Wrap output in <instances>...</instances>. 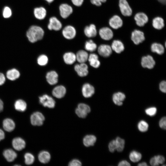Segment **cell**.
Listing matches in <instances>:
<instances>
[{"label":"cell","mask_w":166,"mask_h":166,"mask_svg":"<svg viewBox=\"0 0 166 166\" xmlns=\"http://www.w3.org/2000/svg\"><path fill=\"white\" fill-rule=\"evenodd\" d=\"M84 32L85 35L89 38L95 37L97 34L96 27L93 24L86 26L84 29Z\"/></svg>","instance_id":"obj_18"},{"label":"cell","mask_w":166,"mask_h":166,"mask_svg":"<svg viewBox=\"0 0 166 166\" xmlns=\"http://www.w3.org/2000/svg\"><path fill=\"white\" fill-rule=\"evenodd\" d=\"M81 165V163L80 161L76 159L72 160L69 164V166H80Z\"/></svg>","instance_id":"obj_44"},{"label":"cell","mask_w":166,"mask_h":166,"mask_svg":"<svg viewBox=\"0 0 166 166\" xmlns=\"http://www.w3.org/2000/svg\"><path fill=\"white\" fill-rule=\"evenodd\" d=\"M39 102L45 107L53 108L55 106V102L51 97L45 94L39 97Z\"/></svg>","instance_id":"obj_3"},{"label":"cell","mask_w":166,"mask_h":166,"mask_svg":"<svg viewBox=\"0 0 166 166\" xmlns=\"http://www.w3.org/2000/svg\"><path fill=\"white\" fill-rule=\"evenodd\" d=\"M111 48L112 49L117 53H120L124 49L123 43L120 41L115 40L112 42Z\"/></svg>","instance_id":"obj_25"},{"label":"cell","mask_w":166,"mask_h":166,"mask_svg":"<svg viewBox=\"0 0 166 166\" xmlns=\"http://www.w3.org/2000/svg\"><path fill=\"white\" fill-rule=\"evenodd\" d=\"M115 140L117 145L116 150L118 152H122L124 148V140L119 137H117L116 138Z\"/></svg>","instance_id":"obj_37"},{"label":"cell","mask_w":166,"mask_h":166,"mask_svg":"<svg viewBox=\"0 0 166 166\" xmlns=\"http://www.w3.org/2000/svg\"><path fill=\"white\" fill-rule=\"evenodd\" d=\"M98 51L101 56L107 57L109 56L112 53V49L108 45L102 44L98 47Z\"/></svg>","instance_id":"obj_16"},{"label":"cell","mask_w":166,"mask_h":166,"mask_svg":"<svg viewBox=\"0 0 166 166\" xmlns=\"http://www.w3.org/2000/svg\"><path fill=\"white\" fill-rule=\"evenodd\" d=\"M130 163L125 160L120 161L118 164V166H130Z\"/></svg>","instance_id":"obj_51"},{"label":"cell","mask_w":166,"mask_h":166,"mask_svg":"<svg viewBox=\"0 0 166 166\" xmlns=\"http://www.w3.org/2000/svg\"><path fill=\"white\" fill-rule=\"evenodd\" d=\"M131 38L135 44L138 45L144 40V33L139 30H135L132 33Z\"/></svg>","instance_id":"obj_9"},{"label":"cell","mask_w":166,"mask_h":166,"mask_svg":"<svg viewBox=\"0 0 166 166\" xmlns=\"http://www.w3.org/2000/svg\"><path fill=\"white\" fill-rule=\"evenodd\" d=\"M148 124L144 121H140L138 124V129L141 132H145L148 129Z\"/></svg>","instance_id":"obj_38"},{"label":"cell","mask_w":166,"mask_h":166,"mask_svg":"<svg viewBox=\"0 0 166 166\" xmlns=\"http://www.w3.org/2000/svg\"><path fill=\"white\" fill-rule=\"evenodd\" d=\"M106 0H90L91 2L93 5L97 6H100L102 3L105 2Z\"/></svg>","instance_id":"obj_46"},{"label":"cell","mask_w":166,"mask_h":166,"mask_svg":"<svg viewBox=\"0 0 166 166\" xmlns=\"http://www.w3.org/2000/svg\"><path fill=\"white\" fill-rule=\"evenodd\" d=\"M74 69L78 75L81 77L87 76L88 73V66L85 63L76 65Z\"/></svg>","instance_id":"obj_10"},{"label":"cell","mask_w":166,"mask_h":166,"mask_svg":"<svg viewBox=\"0 0 166 166\" xmlns=\"http://www.w3.org/2000/svg\"><path fill=\"white\" fill-rule=\"evenodd\" d=\"M134 19L137 25L140 27L144 26L148 21L147 15L142 12L137 13L135 16Z\"/></svg>","instance_id":"obj_11"},{"label":"cell","mask_w":166,"mask_h":166,"mask_svg":"<svg viewBox=\"0 0 166 166\" xmlns=\"http://www.w3.org/2000/svg\"><path fill=\"white\" fill-rule=\"evenodd\" d=\"M5 81L4 75L2 73H0V85H3Z\"/></svg>","instance_id":"obj_52"},{"label":"cell","mask_w":166,"mask_h":166,"mask_svg":"<svg viewBox=\"0 0 166 166\" xmlns=\"http://www.w3.org/2000/svg\"><path fill=\"white\" fill-rule=\"evenodd\" d=\"M109 151L111 152H113L116 150L117 145L115 140H113L111 141L109 144Z\"/></svg>","instance_id":"obj_43"},{"label":"cell","mask_w":166,"mask_h":166,"mask_svg":"<svg viewBox=\"0 0 166 166\" xmlns=\"http://www.w3.org/2000/svg\"><path fill=\"white\" fill-rule=\"evenodd\" d=\"M37 62L38 64L40 65H45L48 63V58L45 55H41L38 57Z\"/></svg>","instance_id":"obj_40"},{"label":"cell","mask_w":166,"mask_h":166,"mask_svg":"<svg viewBox=\"0 0 166 166\" xmlns=\"http://www.w3.org/2000/svg\"><path fill=\"white\" fill-rule=\"evenodd\" d=\"M25 164L27 165H30L32 164L34 160L33 155L29 153L25 154L24 156Z\"/></svg>","instance_id":"obj_39"},{"label":"cell","mask_w":166,"mask_h":166,"mask_svg":"<svg viewBox=\"0 0 166 166\" xmlns=\"http://www.w3.org/2000/svg\"><path fill=\"white\" fill-rule=\"evenodd\" d=\"M3 128L6 131L11 132L15 127L14 121L10 119L7 118L5 119L3 122Z\"/></svg>","instance_id":"obj_26"},{"label":"cell","mask_w":166,"mask_h":166,"mask_svg":"<svg viewBox=\"0 0 166 166\" xmlns=\"http://www.w3.org/2000/svg\"><path fill=\"white\" fill-rule=\"evenodd\" d=\"M44 34V31L41 27L37 26H32L27 30L26 36L30 42L34 43L42 39Z\"/></svg>","instance_id":"obj_1"},{"label":"cell","mask_w":166,"mask_h":166,"mask_svg":"<svg viewBox=\"0 0 166 166\" xmlns=\"http://www.w3.org/2000/svg\"><path fill=\"white\" fill-rule=\"evenodd\" d=\"M160 89L163 92L165 93L166 91V82L163 81L161 82L160 84Z\"/></svg>","instance_id":"obj_47"},{"label":"cell","mask_w":166,"mask_h":166,"mask_svg":"<svg viewBox=\"0 0 166 166\" xmlns=\"http://www.w3.org/2000/svg\"><path fill=\"white\" fill-rule=\"evenodd\" d=\"M155 62L153 57L150 55L143 57L141 59V64L143 67L149 69L152 68Z\"/></svg>","instance_id":"obj_13"},{"label":"cell","mask_w":166,"mask_h":166,"mask_svg":"<svg viewBox=\"0 0 166 166\" xmlns=\"http://www.w3.org/2000/svg\"><path fill=\"white\" fill-rule=\"evenodd\" d=\"M45 120L43 115L39 112L34 113L31 116L30 121L32 124L34 125H42Z\"/></svg>","instance_id":"obj_5"},{"label":"cell","mask_w":166,"mask_h":166,"mask_svg":"<svg viewBox=\"0 0 166 166\" xmlns=\"http://www.w3.org/2000/svg\"><path fill=\"white\" fill-rule=\"evenodd\" d=\"M96 137L94 135H87L84 137L83 143L86 147L93 146L96 141Z\"/></svg>","instance_id":"obj_29"},{"label":"cell","mask_w":166,"mask_h":166,"mask_svg":"<svg viewBox=\"0 0 166 166\" xmlns=\"http://www.w3.org/2000/svg\"><path fill=\"white\" fill-rule=\"evenodd\" d=\"M119 6L122 14L129 16L132 14V10L126 0H119Z\"/></svg>","instance_id":"obj_4"},{"label":"cell","mask_w":166,"mask_h":166,"mask_svg":"<svg viewBox=\"0 0 166 166\" xmlns=\"http://www.w3.org/2000/svg\"><path fill=\"white\" fill-rule=\"evenodd\" d=\"M142 155L140 153L135 151H132L130 153L129 158L133 162H136L140 160Z\"/></svg>","instance_id":"obj_35"},{"label":"cell","mask_w":166,"mask_h":166,"mask_svg":"<svg viewBox=\"0 0 166 166\" xmlns=\"http://www.w3.org/2000/svg\"><path fill=\"white\" fill-rule=\"evenodd\" d=\"M156 156L157 160L159 164H163L165 162V158L163 156L159 155Z\"/></svg>","instance_id":"obj_49"},{"label":"cell","mask_w":166,"mask_h":166,"mask_svg":"<svg viewBox=\"0 0 166 166\" xmlns=\"http://www.w3.org/2000/svg\"><path fill=\"white\" fill-rule=\"evenodd\" d=\"M90 111L89 106L84 103H80L78 105L77 108L75 110L77 115L80 117L84 118Z\"/></svg>","instance_id":"obj_2"},{"label":"cell","mask_w":166,"mask_h":166,"mask_svg":"<svg viewBox=\"0 0 166 166\" xmlns=\"http://www.w3.org/2000/svg\"><path fill=\"white\" fill-rule=\"evenodd\" d=\"M151 49L152 52H156L159 54H162L164 52V48L163 46L160 44L156 43L152 44Z\"/></svg>","instance_id":"obj_33"},{"label":"cell","mask_w":166,"mask_h":166,"mask_svg":"<svg viewBox=\"0 0 166 166\" xmlns=\"http://www.w3.org/2000/svg\"><path fill=\"white\" fill-rule=\"evenodd\" d=\"M74 5L77 6H81L84 2V0H71Z\"/></svg>","instance_id":"obj_50"},{"label":"cell","mask_w":166,"mask_h":166,"mask_svg":"<svg viewBox=\"0 0 166 166\" xmlns=\"http://www.w3.org/2000/svg\"><path fill=\"white\" fill-rule=\"evenodd\" d=\"M97 48V45L92 40L86 41L85 43V48L87 51L93 52L96 50Z\"/></svg>","instance_id":"obj_36"},{"label":"cell","mask_w":166,"mask_h":166,"mask_svg":"<svg viewBox=\"0 0 166 166\" xmlns=\"http://www.w3.org/2000/svg\"><path fill=\"white\" fill-rule=\"evenodd\" d=\"M15 109L19 111H24L26 108V104L25 102L22 100H17L14 104Z\"/></svg>","instance_id":"obj_34"},{"label":"cell","mask_w":166,"mask_h":166,"mask_svg":"<svg viewBox=\"0 0 166 166\" xmlns=\"http://www.w3.org/2000/svg\"><path fill=\"white\" fill-rule=\"evenodd\" d=\"M34 14L36 18L39 20L43 19L46 16V11L43 7H37L34 10Z\"/></svg>","instance_id":"obj_21"},{"label":"cell","mask_w":166,"mask_h":166,"mask_svg":"<svg viewBox=\"0 0 166 166\" xmlns=\"http://www.w3.org/2000/svg\"><path fill=\"white\" fill-rule=\"evenodd\" d=\"M160 127L162 128L166 129V117H163L160 120L159 123Z\"/></svg>","instance_id":"obj_45"},{"label":"cell","mask_w":166,"mask_h":166,"mask_svg":"<svg viewBox=\"0 0 166 166\" xmlns=\"http://www.w3.org/2000/svg\"><path fill=\"white\" fill-rule=\"evenodd\" d=\"M159 2L163 4H165L166 0H157Z\"/></svg>","instance_id":"obj_56"},{"label":"cell","mask_w":166,"mask_h":166,"mask_svg":"<svg viewBox=\"0 0 166 166\" xmlns=\"http://www.w3.org/2000/svg\"><path fill=\"white\" fill-rule=\"evenodd\" d=\"M98 56L95 53H91L89 56L88 60L90 65L95 68H97L100 65V63L98 60Z\"/></svg>","instance_id":"obj_24"},{"label":"cell","mask_w":166,"mask_h":166,"mask_svg":"<svg viewBox=\"0 0 166 166\" xmlns=\"http://www.w3.org/2000/svg\"><path fill=\"white\" fill-rule=\"evenodd\" d=\"M3 104L2 101L0 99V112H1L3 109Z\"/></svg>","instance_id":"obj_54"},{"label":"cell","mask_w":166,"mask_h":166,"mask_svg":"<svg viewBox=\"0 0 166 166\" xmlns=\"http://www.w3.org/2000/svg\"><path fill=\"white\" fill-rule=\"evenodd\" d=\"M82 93L84 97L86 98L91 97L94 93V87L89 83L84 84L82 87Z\"/></svg>","instance_id":"obj_14"},{"label":"cell","mask_w":166,"mask_h":166,"mask_svg":"<svg viewBox=\"0 0 166 166\" xmlns=\"http://www.w3.org/2000/svg\"><path fill=\"white\" fill-rule=\"evenodd\" d=\"M7 78L10 80H14L20 76L19 71L16 69H13L8 70L6 73Z\"/></svg>","instance_id":"obj_32"},{"label":"cell","mask_w":166,"mask_h":166,"mask_svg":"<svg viewBox=\"0 0 166 166\" xmlns=\"http://www.w3.org/2000/svg\"><path fill=\"white\" fill-rule=\"evenodd\" d=\"M49 21L48 28L49 30L58 31L61 28L62 25L61 22L56 17H51L49 18Z\"/></svg>","instance_id":"obj_8"},{"label":"cell","mask_w":166,"mask_h":166,"mask_svg":"<svg viewBox=\"0 0 166 166\" xmlns=\"http://www.w3.org/2000/svg\"><path fill=\"white\" fill-rule=\"evenodd\" d=\"M45 0L46 1L48 2L49 3H51L53 2L54 0Z\"/></svg>","instance_id":"obj_57"},{"label":"cell","mask_w":166,"mask_h":166,"mask_svg":"<svg viewBox=\"0 0 166 166\" xmlns=\"http://www.w3.org/2000/svg\"><path fill=\"white\" fill-rule=\"evenodd\" d=\"M138 166H147L148 165L145 162H143L140 163H139L138 164Z\"/></svg>","instance_id":"obj_55"},{"label":"cell","mask_w":166,"mask_h":166,"mask_svg":"<svg viewBox=\"0 0 166 166\" xmlns=\"http://www.w3.org/2000/svg\"><path fill=\"white\" fill-rule=\"evenodd\" d=\"M66 92V90L65 87L62 85H58L53 89L52 94L57 98H61L64 97Z\"/></svg>","instance_id":"obj_17"},{"label":"cell","mask_w":166,"mask_h":166,"mask_svg":"<svg viewBox=\"0 0 166 166\" xmlns=\"http://www.w3.org/2000/svg\"><path fill=\"white\" fill-rule=\"evenodd\" d=\"M109 23L110 26L113 28L117 29L121 27L123 25V21L120 17L115 15L109 20Z\"/></svg>","instance_id":"obj_15"},{"label":"cell","mask_w":166,"mask_h":166,"mask_svg":"<svg viewBox=\"0 0 166 166\" xmlns=\"http://www.w3.org/2000/svg\"><path fill=\"white\" fill-rule=\"evenodd\" d=\"M99 33L101 38L105 40L111 39L113 36L112 31L107 27H104L100 29Z\"/></svg>","instance_id":"obj_12"},{"label":"cell","mask_w":166,"mask_h":166,"mask_svg":"<svg viewBox=\"0 0 166 166\" xmlns=\"http://www.w3.org/2000/svg\"><path fill=\"white\" fill-rule=\"evenodd\" d=\"M150 163L151 165L153 166H156L159 165L156 156H155L151 159L150 161Z\"/></svg>","instance_id":"obj_48"},{"label":"cell","mask_w":166,"mask_h":166,"mask_svg":"<svg viewBox=\"0 0 166 166\" xmlns=\"http://www.w3.org/2000/svg\"><path fill=\"white\" fill-rule=\"evenodd\" d=\"M12 12L10 9L8 7H5L3 11V16L5 18H10Z\"/></svg>","instance_id":"obj_41"},{"label":"cell","mask_w":166,"mask_h":166,"mask_svg":"<svg viewBox=\"0 0 166 166\" xmlns=\"http://www.w3.org/2000/svg\"><path fill=\"white\" fill-rule=\"evenodd\" d=\"M152 25L154 28L161 30L164 26V20L161 17H156L153 19Z\"/></svg>","instance_id":"obj_31"},{"label":"cell","mask_w":166,"mask_h":166,"mask_svg":"<svg viewBox=\"0 0 166 166\" xmlns=\"http://www.w3.org/2000/svg\"><path fill=\"white\" fill-rule=\"evenodd\" d=\"M76 34L75 28L70 25L67 26L65 27L62 31V34L65 38L71 39L75 36Z\"/></svg>","instance_id":"obj_6"},{"label":"cell","mask_w":166,"mask_h":166,"mask_svg":"<svg viewBox=\"0 0 166 166\" xmlns=\"http://www.w3.org/2000/svg\"><path fill=\"white\" fill-rule=\"evenodd\" d=\"M76 59L80 63H85L88 60V53L84 50L78 51L76 55Z\"/></svg>","instance_id":"obj_22"},{"label":"cell","mask_w":166,"mask_h":166,"mask_svg":"<svg viewBox=\"0 0 166 166\" xmlns=\"http://www.w3.org/2000/svg\"><path fill=\"white\" fill-rule=\"evenodd\" d=\"M156 108L155 107L148 108L145 110L146 114L150 116H153L155 115L156 113Z\"/></svg>","instance_id":"obj_42"},{"label":"cell","mask_w":166,"mask_h":166,"mask_svg":"<svg viewBox=\"0 0 166 166\" xmlns=\"http://www.w3.org/2000/svg\"><path fill=\"white\" fill-rule=\"evenodd\" d=\"M39 161L42 163L45 164L48 163L50 160L51 156L49 153L46 151L41 152L38 156Z\"/></svg>","instance_id":"obj_30"},{"label":"cell","mask_w":166,"mask_h":166,"mask_svg":"<svg viewBox=\"0 0 166 166\" xmlns=\"http://www.w3.org/2000/svg\"><path fill=\"white\" fill-rule=\"evenodd\" d=\"M46 77L47 82L51 85H55L58 81V74L54 71H51L48 72Z\"/></svg>","instance_id":"obj_20"},{"label":"cell","mask_w":166,"mask_h":166,"mask_svg":"<svg viewBox=\"0 0 166 166\" xmlns=\"http://www.w3.org/2000/svg\"><path fill=\"white\" fill-rule=\"evenodd\" d=\"M13 148L16 150L20 151L25 147L26 143L22 138L17 137L14 139L12 142Z\"/></svg>","instance_id":"obj_19"},{"label":"cell","mask_w":166,"mask_h":166,"mask_svg":"<svg viewBox=\"0 0 166 166\" xmlns=\"http://www.w3.org/2000/svg\"><path fill=\"white\" fill-rule=\"evenodd\" d=\"M5 134L4 132L0 129V141L4 139Z\"/></svg>","instance_id":"obj_53"},{"label":"cell","mask_w":166,"mask_h":166,"mask_svg":"<svg viewBox=\"0 0 166 166\" xmlns=\"http://www.w3.org/2000/svg\"><path fill=\"white\" fill-rule=\"evenodd\" d=\"M59 9L61 16L65 19L68 18L73 12L72 7L66 3L61 4L59 6Z\"/></svg>","instance_id":"obj_7"},{"label":"cell","mask_w":166,"mask_h":166,"mask_svg":"<svg viewBox=\"0 0 166 166\" xmlns=\"http://www.w3.org/2000/svg\"><path fill=\"white\" fill-rule=\"evenodd\" d=\"M63 59L66 64L69 65L72 64L76 60V55L72 52L66 53L63 55Z\"/></svg>","instance_id":"obj_27"},{"label":"cell","mask_w":166,"mask_h":166,"mask_svg":"<svg viewBox=\"0 0 166 166\" xmlns=\"http://www.w3.org/2000/svg\"><path fill=\"white\" fill-rule=\"evenodd\" d=\"M4 156L8 162H12L14 160L17 156L16 153L11 149L5 150L3 153Z\"/></svg>","instance_id":"obj_28"},{"label":"cell","mask_w":166,"mask_h":166,"mask_svg":"<svg viewBox=\"0 0 166 166\" xmlns=\"http://www.w3.org/2000/svg\"><path fill=\"white\" fill-rule=\"evenodd\" d=\"M125 98V96L124 93L119 92L113 94V100L114 103L116 105L121 106L122 105V101Z\"/></svg>","instance_id":"obj_23"}]
</instances>
